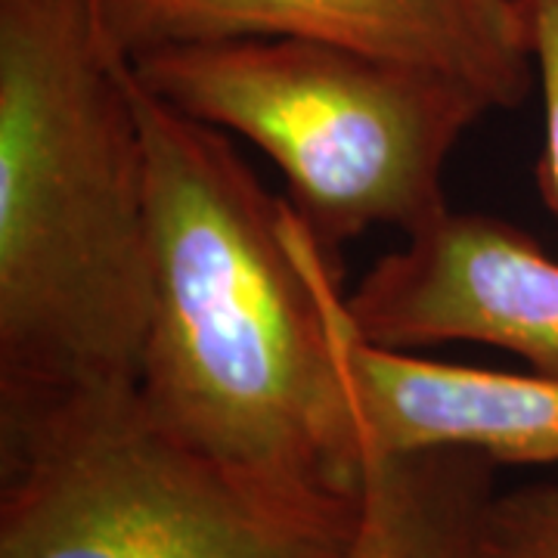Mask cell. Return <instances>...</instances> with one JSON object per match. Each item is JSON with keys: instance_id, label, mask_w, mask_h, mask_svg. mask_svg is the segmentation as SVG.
I'll return each mask as SVG.
<instances>
[{"instance_id": "8", "label": "cell", "mask_w": 558, "mask_h": 558, "mask_svg": "<svg viewBox=\"0 0 558 558\" xmlns=\"http://www.w3.org/2000/svg\"><path fill=\"white\" fill-rule=\"evenodd\" d=\"M497 469L462 447L366 453L357 534L339 558H484Z\"/></svg>"}, {"instance_id": "2", "label": "cell", "mask_w": 558, "mask_h": 558, "mask_svg": "<svg viewBox=\"0 0 558 558\" xmlns=\"http://www.w3.org/2000/svg\"><path fill=\"white\" fill-rule=\"evenodd\" d=\"M149 311L131 60L97 0H0V400L140 385Z\"/></svg>"}, {"instance_id": "10", "label": "cell", "mask_w": 558, "mask_h": 558, "mask_svg": "<svg viewBox=\"0 0 558 558\" xmlns=\"http://www.w3.org/2000/svg\"><path fill=\"white\" fill-rule=\"evenodd\" d=\"M531 53L543 97V156L537 161V190L558 218V0H524Z\"/></svg>"}, {"instance_id": "3", "label": "cell", "mask_w": 558, "mask_h": 558, "mask_svg": "<svg viewBox=\"0 0 558 558\" xmlns=\"http://www.w3.org/2000/svg\"><path fill=\"white\" fill-rule=\"evenodd\" d=\"M360 494L208 457L140 385L0 400V558H339Z\"/></svg>"}, {"instance_id": "6", "label": "cell", "mask_w": 558, "mask_h": 558, "mask_svg": "<svg viewBox=\"0 0 558 558\" xmlns=\"http://www.w3.org/2000/svg\"><path fill=\"white\" fill-rule=\"evenodd\" d=\"M344 311L391 351L478 341L558 379V260L494 215L440 211L366 270Z\"/></svg>"}, {"instance_id": "5", "label": "cell", "mask_w": 558, "mask_h": 558, "mask_svg": "<svg viewBox=\"0 0 558 558\" xmlns=\"http://www.w3.org/2000/svg\"><path fill=\"white\" fill-rule=\"evenodd\" d=\"M116 47L301 38L407 62L519 109L537 84L524 0H97Z\"/></svg>"}, {"instance_id": "7", "label": "cell", "mask_w": 558, "mask_h": 558, "mask_svg": "<svg viewBox=\"0 0 558 558\" xmlns=\"http://www.w3.org/2000/svg\"><path fill=\"white\" fill-rule=\"evenodd\" d=\"M344 295L332 307V332L360 462L435 447L475 450L497 465L558 462V379L373 344L351 326Z\"/></svg>"}, {"instance_id": "1", "label": "cell", "mask_w": 558, "mask_h": 558, "mask_svg": "<svg viewBox=\"0 0 558 558\" xmlns=\"http://www.w3.org/2000/svg\"><path fill=\"white\" fill-rule=\"evenodd\" d=\"M137 112L149 159L153 311L140 363L149 410L220 462L357 494L332 332L339 255L260 186L223 131L140 81Z\"/></svg>"}, {"instance_id": "9", "label": "cell", "mask_w": 558, "mask_h": 558, "mask_svg": "<svg viewBox=\"0 0 558 558\" xmlns=\"http://www.w3.org/2000/svg\"><path fill=\"white\" fill-rule=\"evenodd\" d=\"M484 558H558V484L497 494L484 521Z\"/></svg>"}, {"instance_id": "4", "label": "cell", "mask_w": 558, "mask_h": 558, "mask_svg": "<svg viewBox=\"0 0 558 558\" xmlns=\"http://www.w3.org/2000/svg\"><path fill=\"white\" fill-rule=\"evenodd\" d=\"M131 69L180 116L255 143L336 255L373 227L410 236L447 211L444 165L490 112L462 81L319 40L165 44Z\"/></svg>"}]
</instances>
